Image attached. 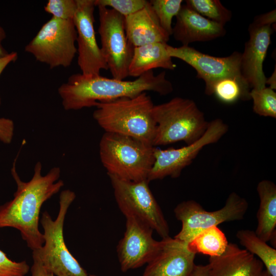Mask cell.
<instances>
[{
    "label": "cell",
    "mask_w": 276,
    "mask_h": 276,
    "mask_svg": "<svg viewBox=\"0 0 276 276\" xmlns=\"http://www.w3.org/2000/svg\"><path fill=\"white\" fill-rule=\"evenodd\" d=\"M248 208L246 199L233 192L224 205L214 211H207L194 200L178 203L174 209L176 219L181 222V228L174 238L188 244L202 231L220 223L242 220Z\"/></svg>",
    "instance_id": "9"
},
{
    "label": "cell",
    "mask_w": 276,
    "mask_h": 276,
    "mask_svg": "<svg viewBox=\"0 0 276 276\" xmlns=\"http://www.w3.org/2000/svg\"><path fill=\"white\" fill-rule=\"evenodd\" d=\"M18 57V55L16 52L9 53L7 55L0 58V76L6 68V67L11 62H15ZM1 105V98L0 97V106Z\"/></svg>",
    "instance_id": "34"
},
{
    "label": "cell",
    "mask_w": 276,
    "mask_h": 276,
    "mask_svg": "<svg viewBox=\"0 0 276 276\" xmlns=\"http://www.w3.org/2000/svg\"><path fill=\"white\" fill-rule=\"evenodd\" d=\"M257 191L260 205L257 213V235L266 242L270 241L275 248L276 238V185L264 179L257 185Z\"/></svg>",
    "instance_id": "20"
},
{
    "label": "cell",
    "mask_w": 276,
    "mask_h": 276,
    "mask_svg": "<svg viewBox=\"0 0 276 276\" xmlns=\"http://www.w3.org/2000/svg\"><path fill=\"white\" fill-rule=\"evenodd\" d=\"M173 90L165 72L155 75L151 70L132 81L108 78L100 75L73 74L59 86L58 91L64 109L70 110L95 106L98 102L132 98L147 91L165 96Z\"/></svg>",
    "instance_id": "2"
},
{
    "label": "cell",
    "mask_w": 276,
    "mask_h": 276,
    "mask_svg": "<svg viewBox=\"0 0 276 276\" xmlns=\"http://www.w3.org/2000/svg\"><path fill=\"white\" fill-rule=\"evenodd\" d=\"M186 3L203 17L223 26L232 17L231 11L218 0H187Z\"/></svg>",
    "instance_id": "25"
},
{
    "label": "cell",
    "mask_w": 276,
    "mask_h": 276,
    "mask_svg": "<svg viewBox=\"0 0 276 276\" xmlns=\"http://www.w3.org/2000/svg\"><path fill=\"white\" fill-rule=\"evenodd\" d=\"M33 264L31 268V276H55L43 266L37 258L33 257Z\"/></svg>",
    "instance_id": "32"
},
{
    "label": "cell",
    "mask_w": 276,
    "mask_h": 276,
    "mask_svg": "<svg viewBox=\"0 0 276 276\" xmlns=\"http://www.w3.org/2000/svg\"><path fill=\"white\" fill-rule=\"evenodd\" d=\"M152 113L156 123L154 147L180 141L190 145L204 133L209 124L193 100L179 97L154 105Z\"/></svg>",
    "instance_id": "5"
},
{
    "label": "cell",
    "mask_w": 276,
    "mask_h": 276,
    "mask_svg": "<svg viewBox=\"0 0 276 276\" xmlns=\"http://www.w3.org/2000/svg\"><path fill=\"white\" fill-rule=\"evenodd\" d=\"M164 42H154L134 48L128 68L129 76L139 77L153 68L174 70L176 65L169 55Z\"/></svg>",
    "instance_id": "21"
},
{
    "label": "cell",
    "mask_w": 276,
    "mask_h": 276,
    "mask_svg": "<svg viewBox=\"0 0 276 276\" xmlns=\"http://www.w3.org/2000/svg\"><path fill=\"white\" fill-rule=\"evenodd\" d=\"M187 244L189 249L196 254L215 257L225 251L228 242L224 233L214 226L201 232Z\"/></svg>",
    "instance_id": "23"
},
{
    "label": "cell",
    "mask_w": 276,
    "mask_h": 276,
    "mask_svg": "<svg viewBox=\"0 0 276 276\" xmlns=\"http://www.w3.org/2000/svg\"><path fill=\"white\" fill-rule=\"evenodd\" d=\"M250 97L253 102V111L257 114L276 118V93L269 87L251 89Z\"/></svg>",
    "instance_id": "26"
},
{
    "label": "cell",
    "mask_w": 276,
    "mask_h": 276,
    "mask_svg": "<svg viewBox=\"0 0 276 276\" xmlns=\"http://www.w3.org/2000/svg\"><path fill=\"white\" fill-rule=\"evenodd\" d=\"M118 206L125 217H134L155 231L162 239L170 237L169 227L149 188V181H132L108 175Z\"/></svg>",
    "instance_id": "8"
},
{
    "label": "cell",
    "mask_w": 276,
    "mask_h": 276,
    "mask_svg": "<svg viewBox=\"0 0 276 276\" xmlns=\"http://www.w3.org/2000/svg\"><path fill=\"white\" fill-rule=\"evenodd\" d=\"M75 198L73 191H62L56 219L53 220L48 212L45 211L40 219L44 242L41 248L33 251L32 256L37 258L47 270L56 276H89L70 252L64 239V219Z\"/></svg>",
    "instance_id": "6"
},
{
    "label": "cell",
    "mask_w": 276,
    "mask_h": 276,
    "mask_svg": "<svg viewBox=\"0 0 276 276\" xmlns=\"http://www.w3.org/2000/svg\"><path fill=\"white\" fill-rule=\"evenodd\" d=\"M89 276H96V275H89Z\"/></svg>",
    "instance_id": "39"
},
{
    "label": "cell",
    "mask_w": 276,
    "mask_h": 276,
    "mask_svg": "<svg viewBox=\"0 0 276 276\" xmlns=\"http://www.w3.org/2000/svg\"><path fill=\"white\" fill-rule=\"evenodd\" d=\"M76 9V0H49L44 7L52 17L64 20L73 19Z\"/></svg>",
    "instance_id": "29"
},
{
    "label": "cell",
    "mask_w": 276,
    "mask_h": 276,
    "mask_svg": "<svg viewBox=\"0 0 276 276\" xmlns=\"http://www.w3.org/2000/svg\"><path fill=\"white\" fill-rule=\"evenodd\" d=\"M41 163L37 162L32 179L25 182L19 178L14 163L11 173L17 190L12 200L0 206V228L10 227L18 230L32 251L41 248L44 242L38 227L41 208L64 186L59 179V167H53L44 175H41Z\"/></svg>",
    "instance_id": "1"
},
{
    "label": "cell",
    "mask_w": 276,
    "mask_h": 276,
    "mask_svg": "<svg viewBox=\"0 0 276 276\" xmlns=\"http://www.w3.org/2000/svg\"><path fill=\"white\" fill-rule=\"evenodd\" d=\"M14 130L13 121L8 118H0V141L4 144L11 143Z\"/></svg>",
    "instance_id": "31"
},
{
    "label": "cell",
    "mask_w": 276,
    "mask_h": 276,
    "mask_svg": "<svg viewBox=\"0 0 276 276\" xmlns=\"http://www.w3.org/2000/svg\"><path fill=\"white\" fill-rule=\"evenodd\" d=\"M154 148L129 136L105 132L99 155L108 175L137 182L148 179L154 162Z\"/></svg>",
    "instance_id": "4"
},
{
    "label": "cell",
    "mask_w": 276,
    "mask_h": 276,
    "mask_svg": "<svg viewBox=\"0 0 276 276\" xmlns=\"http://www.w3.org/2000/svg\"><path fill=\"white\" fill-rule=\"evenodd\" d=\"M77 9L73 18L77 31L78 64L81 74L99 75L102 70H108L94 29V0H76Z\"/></svg>",
    "instance_id": "13"
},
{
    "label": "cell",
    "mask_w": 276,
    "mask_h": 276,
    "mask_svg": "<svg viewBox=\"0 0 276 276\" xmlns=\"http://www.w3.org/2000/svg\"><path fill=\"white\" fill-rule=\"evenodd\" d=\"M239 243L248 252L257 256L271 276H276V249L267 244L249 229H240L236 233Z\"/></svg>",
    "instance_id": "22"
},
{
    "label": "cell",
    "mask_w": 276,
    "mask_h": 276,
    "mask_svg": "<svg viewBox=\"0 0 276 276\" xmlns=\"http://www.w3.org/2000/svg\"><path fill=\"white\" fill-rule=\"evenodd\" d=\"M195 256L185 243L170 237L162 239L142 276H192Z\"/></svg>",
    "instance_id": "16"
},
{
    "label": "cell",
    "mask_w": 276,
    "mask_h": 276,
    "mask_svg": "<svg viewBox=\"0 0 276 276\" xmlns=\"http://www.w3.org/2000/svg\"><path fill=\"white\" fill-rule=\"evenodd\" d=\"M262 276H271L267 270H264Z\"/></svg>",
    "instance_id": "38"
},
{
    "label": "cell",
    "mask_w": 276,
    "mask_h": 276,
    "mask_svg": "<svg viewBox=\"0 0 276 276\" xmlns=\"http://www.w3.org/2000/svg\"><path fill=\"white\" fill-rule=\"evenodd\" d=\"M125 31L134 48L145 44L167 43L170 35L162 28L149 2L137 12L125 17Z\"/></svg>",
    "instance_id": "19"
},
{
    "label": "cell",
    "mask_w": 276,
    "mask_h": 276,
    "mask_svg": "<svg viewBox=\"0 0 276 276\" xmlns=\"http://www.w3.org/2000/svg\"><path fill=\"white\" fill-rule=\"evenodd\" d=\"M208 276H262L264 265L256 256L233 243L220 256L210 257Z\"/></svg>",
    "instance_id": "17"
},
{
    "label": "cell",
    "mask_w": 276,
    "mask_h": 276,
    "mask_svg": "<svg viewBox=\"0 0 276 276\" xmlns=\"http://www.w3.org/2000/svg\"><path fill=\"white\" fill-rule=\"evenodd\" d=\"M98 8L102 53L113 78L124 80L134 50L126 35L125 17L112 9Z\"/></svg>",
    "instance_id": "10"
},
{
    "label": "cell",
    "mask_w": 276,
    "mask_h": 276,
    "mask_svg": "<svg viewBox=\"0 0 276 276\" xmlns=\"http://www.w3.org/2000/svg\"><path fill=\"white\" fill-rule=\"evenodd\" d=\"M95 6L110 7L124 17L143 8L146 0H94Z\"/></svg>",
    "instance_id": "28"
},
{
    "label": "cell",
    "mask_w": 276,
    "mask_h": 276,
    "mask_svg": "<svg viewBox=\"0 0 276 276\" xmlns=\"http://www.w3.org/2000/svg\"><path fill=\"white\" fill-rule=\"evenodd\" d=\"M276 75H275V68L274 71L271 75V76L269 78H267L266 84L269 85V87L272 89H275L276 88Z\"/></svg>",
    "instance_id": "37"
},
{
    "label": "cell",
    "mask_w": 276,
    "mask_h": 276,
    "mask_svg": "<svg viewBox=\"0 0 276 276\" xmlns=\"http://www.w3.org/2000/svg\"><path fill=\"white\" fill-rule=\"evenodd\" d=\"M77 36L73 19L52 17L26 45L25 50L51 68L67 67L72 64L77 52L75 46Z\"/></svg>",
    "instance_id": "7"
},
{
    "label": "cell",
    "mask_w": 276,
    "mask_h": 276,
    "mask_svg": "<svg viewBox=\"0 0 276 276\" xmlns=\"http://www.w3.org/2000/svg\"><path fill=\"white\" fill-rule=\"evenodd\" d=\"M250 89L244 80L234 77L221 79L216 82L211 90L220 101L227 104L233 103L239 99L243 101L251 100Z\"/></svg>",
    "instance_id": "24"
},
{
    "label": "cell",
    "mask_w": 276,
    "mask_h": 276,
    "mask_svg": "<svg viewBox=\"0 0 276 276\" xmlns=\"http://www.w3.org/2000/svg\"><path fill=\"white\" fill-rule=\"evenodd\" d=\"M29 270L25 261H13L0 249V276H25Z\"/></svg>",
    "instance_id": "30"
},
{
    "label": "cell",
    "mask_w": 276,
    "mask_h": 276,
    "mask_svg": "<svg viewBox=\"0 0 276 276\" xmlns=\"http://www.w3.org/2000/svg\"><path fill=\"white\" fill-rule=\"evenodd\" d=\"M149 3L162 28L170 36L172 34V21L179 12L182 0H151Z\"/></svg>",
    "instance_id": "27"
},
{
    "label": "cell",
    "mask_w": 276,
    "mask_h": 276,
    "mask_svg": "<svg viewBox=\"0 0 276 276\" xmlns=\"http://www.w3.org/2000/svg\"><path fill=\"white\" fill-rule=\"evenodd\" d=\"M126 229L117 245V251L123 272L147 264L160 247L161 241L152 237L153 230L132 216L126 217Z\"/></svg>",
    "instance_id": "14"
},
{
    "label": "cell",
    "mask_w": 276,
    "mask_h": 276,
    "mask_svg": "<svg viewBox=\"0 0 276 276\" xmlns=\"http://www.w3.org/2000/svg\"><path fill=\"white\" fill-rule=\"evenodd\" d=\"M275 10H273L265 14L257 16L254 21L263 25H272L275 22Z\"/></svg>",
    "instance_id": "33"
},
{
    "label": "cell",
    "mask_w": 276,
    "mask_h": 276,
    "mask_svg": "<svg viewBox=\"0 0 276 276\" xmlns=\"http://www.w3.org/2000/svg\"><path fill=\"white\" fill-rule=\"evenodd\" d=\"M6 37V32L0 24V58L3 57L9 53L5 50L2 45V42Z\"/></svg>",
    "instance_id": "36"
},
{
    "label": "cell",
    "mask_w": 276,
    "mask_h": 276,
    "mask_svg": "<svg viewBox=\"0 0 276 276\" xmlns=\"http://www.w3.org/2000/svg\"><path fill=\"white\" fill-rule=\"evenodd\" d=\"M208 264L195 265L192 276H208Z\"/></svg>",
    "instance_id": "35"
},
{
    "label": "cell",
    "mask_w": 276,
    "mask_h": 276,
    "mask_svg": "<svg viewBox=\"0 0 276 276\" xmlns=\"http://www.w3.org/2000/svg\"><path fill=\"white\" fill-rule=\"evenodd\" d=\"M154 105L144 92L132 98L96 102L93 117L105 132L129 136L153 146L156 129Z\"/></svg>",
    "instance_id": "3"
},
{
    "label": "cell",
    "mask_w": 276,
    "mask_h": 276,
    "mask_svg": "<svg viewBox=\"0 0 276 276\" xmlns=\"http://www.w3.org/2000/svg\"><path fill=\"white\" fill-rule=\"evenodd\" d=\"M167 49L172 58L180 59L196 70L197 77L205 82V93L208 95H211L213 85L221 79L234 77L245 80L240 70L241 53L238 52L218 57L204 54L189 45L174 47L168 44Z\"/></svg>",
    "instance_id": "12"
},
{
    "label": "cell",
    "mask_w": 276,
    "mask_h": 276,
    "mask_svg": "<svg viewBox=\"0 0 276 276\" xmlns=\"http://www.w3.org/2000/svg\"><path fill=\"white\" fill-rule=\"evenodd\" d=\"M271 25H263L254 21L249 26V38L241 53L240 70L244 79L252 89L266 87V80L263 70L272 33Z\"/></svg>",
    "instance_id": "15"
},
{
    "label": "cell",
    "mask_w": 276,
    "mask_h": 276,
    "mask_svg": "<svg viewBox=\"0 0 276 276\" xmlns=\"http://www.w3.org/2000/svg\"><path fill=\"white\" fill-rule=\"evenodd\" d=\"M176 18L172 35L182 45L213 40L226 32L224 26L203 17L186 5L181 6Z\"/></svg>",
    "instance_id": "18"
},
{
    "label": "cell",
    "mask_w": 276,
    "mask_h": 276,
    "mask_svg": "<svg viewBox=\"0 0 276 276\" xmlns=\"http://www.w3.org/2000/svg\"><path fill=\"white\" fill-rule=\"evenodd\" d=\"M228 125L221 119L209 122L204 133L196 141L179 148L165 150L154 148V162L147 180L162 179L170 176L176 178L190 165L200 151L207 145L217 143L227 132Z\"/></svg>",
    "instance_id": "11"
}]
</instances>
